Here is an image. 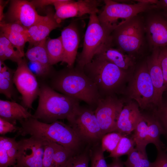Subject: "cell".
Listing matches in <instances>:
<instances>
[{
	"label": "cell",
	"instance_id": "1",
	"mask_svg": "<svg viewBox=\"0 0 167 167\" xmlns=\"http://www.w3.org/2000/svg\"><path fill=\"white\" fill-rule=\"evenodd\" d=\"M51 87L56 91L86 103L94 110L101 98L92 81L83 69L76 66L66 67L51 75Z\"/></svg>",
	"mask_w": 167,
	"mask_h": 167
},
{
	"label": "cell",
	"instance_id": "2",
	"mask_svg": "<svg viewBox=\"0 0 167 167\" xmlns=\"http://www.w3.org/2000/svg\"><path fill=\"white\" fill-rule=\"evenodd\" d=\"M19 122L18 135H29L54 143L75 153L82 149L83 142L69 124L61 121L48 123L32 117Z\"/></svg>",
	"mask_w": 167,
	"mask_h": 167
},
{
	"label": "cell",
	"instance_id": "3",
	"mask_svg": "<svg viewBox=\"0 0 167 167\" xmlns=\"http://www.w3.org/2000/svg\"><path fill=\"white\" fill-rule=\"evenodd\" d=\"M37 107L32 117L49 123L61 119L70 121L80 107L79 101L60 93L46 84L40 87Z\"/></svg>",
	"mask_w": 167,
	"mask_h": 167
},
{
	"label": "cell",
	"instance_id": "4",
	"mask_svg": "<svg viewBox=\"0 0 167 167\" xmlns=\"http://www.w3.org/2000/svg\"><path fill=\"white\" fill-rule=\"evenodd\" d=\"M83 70L95 84L101 98L115 95L127 75V71L97 56L85 65Z\"/></svg>",
	"mask_w": 167,
	"mask_h": 167
},
{
	"label": "cell",
	"instance_id": "5",
	"mask_svg": "<svg viewBox=\"0 0 167 167\" xmlns=\"http://www.w3.org/2000/svg\"><path fill=\"white\" fill-rule=\"evenodd\" d=\"M132 3L105 0V6L97 15L101 24L113 31L122 23L143 12L157 8L156 0H135Z\"/></svg>",
	"mask_w": 167,
	"mask_h": 167
},
{
	"label": "cell",
	"instance_id": "6",
	"mask_svg": "<svg viewBox=\"0 0 167 167\" xmlns=\"http://www.w3.org/2000/svg\"><path fill=\"white\" fill-rule=\"evenodd\" d=\"M112 32L101 24L96 13L90 15L83 49L77 56L76 66L83 69L103 47L112 46Z\"/></svg>",
	"mask_w": 167,
	"mask_h": 167
},
{
	"label": "cell",
	"instance_id": "7",
	"mask_svg": "<svg viewBox=\"0 0 167 167\" xmlns=\"http://www.w3.org/2000/svg\"><path fill=\"white\" fill-rule=\"evenodd\" d=\"M112 43L117 48L135 57L146 38L144 18L139 15L121 24L112 33Z\"/></svg>",
	"mask_w": 167,
	"mask_h": 167
},
{
	"label": "cell",
	"instance_id": "8",
	"mask_svg": "<svg viewBox=\"0 0 167 167\" xmlns=\"http://www.w3.org/2000/svg\"><path fill=\"white\" fill-rule=\"evenodd\" d=\"M68 122L84 143H95L103 136L94 110L89 106H80Z\"/></svg>",
	"mask_w": 167,
	"mask_h": 167
},
{
	"label": "cell",
	"instance_id": "9",
	"mask_svg": "<svg viewBox=\"0 0 167 167\" xmlns=\"http://www.w3.org/2000/svg\"><path fill=\"white\" fill-rule=\"evenodd\" d=\"M129 94L142 109H147L152 105L156 106V93L146 62L139 66L135 73L130 86Z\"/></svg>",
	"mask_w": 167,
	"mask_h": 167
},
{
	"label": "cell",
	"instance_id": "10",
	"mask_svg": "<svg viewBox=\"0 0 167 167\" xmlns=\"http://www.w3.org/2000/svg\"><path fill=\"white\" fill-rule=\"evenodd\" d=\"M147 12L144 20L150 49L167 47V11L157 8Z\"/></svg>",
	"mask_w": 167,
	"mask_h": 167
},
{
	"label": "cell",
	"instance_id": "11",
	"mask_svg": "<svg viewBox=\"0 0 167 167\" xmlns=\"http://www.w3.org/2000/svg\"><path fill=\"white\" fill-rule=\"evenodd\" d=\"M17 64L13 76L14 84L22 96V105L28 109H33L32 104L38 96L40 87L25 59Z\"/></svg>",
	"mask_w": 167,
	"mask_h": 167
},
{
	"label": "cell",
	"instance_id": "12",
	"mask_svg": "<svg viewBox=\"0 0 167 167\" xmlns=\"http://www.w3.org/2000/svg\"><path fill=\"white\" fill-rule=\"evenodd\" d=\"M124 102L115 95L100 98L94 113L104 135L114 131Z\"/></svg>",
	"mask_w": 167,
	"mask_h": 167
},
{
	"label": "cell",
	"instance_id": "13",
	"mask_svg": "<svg viewBox=\"0 0 167 167\" xmlns=\"http://www.w3.org/2000/svg\"><path fill=\"white\" fill-rule=\"evenodd\" d=\"M47 141L31 136L18 141L16 167H42L45 147Z\"/></svg>",
	"mask_w": 167,
	"mask_h": 167
},
{
	"label": "cell",
	"instance_id": "14",
	"mask_svg": "<svg viewBox=\"0 0 167 167\" xmlns=\"http://www.w3.org/2000/svg\"><path fill=\"white\" fill-rule=\"evenodd\" d=\"M43 17L38 14L35 7L31 1L12 0L0 22L17 24L28 29Z\"/></svg>",
	"mask_w": 167,
	"mask_h": 167
},
{
	"label": "cell",
	"instance_id": "15",
	"mask_svg": "<svg viewBox=\"0 0 167 167\" xmlns=\"http://www.w3.org/2000/svg\"><path fill=\"white\" fill-rule=\"evenodd\" d=\"M100 2L96 0H58L54 4V17L59 23L65 19L98 13Z\"/></svg>",
	"mask_w": 167,
	"mask_h": 167
},
{
	"label": "cell",
	"instance_id": "16",
	"mask_svg": "<svg viewBox=\"0 0 167 167\" xmlns=\"http://www.w3.org/2000/svg\"><path fill=\"white\" fill-rule=\"evenodd\" d=\"M55 13L49 10L46 15L28 29V48L46 39L53 30L61 26L54 17Z\"/></svg>",
	"mask_w": 167,
	"mask_h": 167
},
{
	"label": "cell",
	"instance_id": "17",
	"mask_svg": "<svg viewBox=\"0 0 167 167\" xmlns=\"http://www.w3.org/2000/svg\"><path fill=\"white\" fill-rule=\"evenodd\" d=\"M77 26L73 22L64 27L62 31L60 36L64 55L61 63H66L67 66H73L76 60L80 41Z\"/></svg>",
	"mask_w": 167,
	"mask_h": 167
},
{
	"label": "cell",
	"instance_id": "18",
	"mask_svg": "<svg viewBox=\"0 0 167 167\" xmlns=\"http://www.w3.org/2000/svg\"><path fill=\"white\" fill-rule=\"evenodd\" d=\"M138 104L134 102L124 105L119 115L114 132L127 136L133 131L142 116Z\"/></svg>",
	"mask_w": 167,
	"mask_h": 167
},
{
	"label": "cell",
	"instance_id": "19",
	"mask_svg": "<svg viewBox=\"0 0 167 167\" xmlns=\"http://www.w3.org/2000/svg\"><path fill=\"white\" fill-rule=\"evenodd\" d=\"M160 50V48H157L152 50L151 55L148 57L146 61L150 76L156 93V107L163 103L162 94L163 92L166 90L159 59Z\"/></svg>",
	"mask_w": 167,
	"mask_h": 167
},
{
	"label": "cell",
	"instance_id": "20",
	"mask_svg": "<svg viewBox=\"0 0 167 167\" xmlns=\"http://www.w3.org/2000/svg\"><path fill=\"white\" fill-rule=\"evenodd\" d=\"M0 33L10 41L24 57V49L28 42V29L17 24L0 23Z\"/></svg>",
	"mask_w": 167,
	"mask_h": 167
},
{
	"label": "cell",
	"instance_id": "21",
	"mask_svg": "<svg viewBox=\"0 0 167 167\" xmlns=\"http://www.w3.org/2000/svg\"><path fill=\"white\" fill-rule=\"evenodd\" d=\"M112 46H105L95 56L100 57L126 71L134 66L135 64L134 57Z\"/></svg>",
	"mask_w": 167,
	"mask_h": 167
},
{
	"label": "cell",
	"instance_id": "22",
	"mask_svg": "<svg viewBox=\"0 0 167 167\" xmlns=\"http://www.w3.org/2000/svg\"><path fill=\"white\" fill-rule=\"evenodd\" d=\"M28 109L16 102L0 100V118L12 123L32 117Z\"/></svg>",
	"mask_w": 167,
	"mask_h": 167
},
{
	"label": "cell",
	"instance_id": "23",
	"mask_svg": "<svg viewBox=\"0 0 167 167\" xmlns=\"http://www.w3.org/2000/svg\"><path fill=\"white\" fill-rule=\"evenodd\" d=\"M18 143L15 137H0V167L16 165L18 152Z\"/></svg>",
	"mask_w": 167,
	"mask_h": 167
},
{
	"label": "cell",
	"instance_id": "24",
	"mask_svg": "<svg viewBox=\"0 0 167 167\" xmlns=\"http://www.w3.org/2000/svg\"><path fill=\"white\" fill-rule=\"evenodd\" d=\"M148 124V144L152 143L157 150L162 149L163 143L160 137L163 132L161 126L157 119L152 114L143 113Z\"/></svg>",
	"mask_w": 167,
	"mask_h": 167
},
{
	"label": "cell",
	"instance_id": "25",
	"mask_svg": "<svg viewBox=\"0 0 167 167\" xmlns=\"http://www.w3.org/2000/svg\"><path fill=\"white\" fill-rule=\"evenodd\" d=\"M15 71L0 61V92L11 99L14 92L13 76Z\"/></svg>",
	"mask_w": 167,
	"mask_h": 167
},
{
	"label": "cell",
	"instance_id": "26",
	"mask_svg": "<svg viewBox=\"0 0 167 167\" xmlns=\"http://www.w3.org/2000/svg\"><path fill=\"white\" fill-rule=\"evenodd\" d=\"M142 114V118L134 130L132 137L134 141L136 147L142 153L147 155L146 148L148 144V131L147 122Z\"/></svg>",
	"mask_w": 167,
	"mask_h": 167
},
{
	"label": "cell",
	"instance_id": "27",
	"mask_svg": "<svg viewBox=\"0 0 167 167\" xmlns=\"http://www.w3.org/2000/svg\"><path fill=\"white\" fill-rule=\"evenodd\" d=\"M45 46L50 65L62 62L64 50L61 36L56 38L47 39Z\"/></svg>",
	"mask_w": 167,
	"mask_h": 167
},
{
	"label": "cell",
	"instance_id": "28",
	"mask_svg": "<svg viewBox=\"0 0 167 167\" xmlns=\"http://www.w3.org/2000/svg\"><path fill=\"white\" fill-rule=\"evenodd\" d=\"M24 57L8 39L0 33V61L4 62L6 60H9L17 63Z\"/></svg>",
	"mask_w": 167,
	"mask_h": 167
},
{
	"label": "cell",
	"instance_id": "29",
	"mask_svg": "<svg viewBox=\"0 0 167 167\" xmlns=\"http://www.w3.org/2000/svg\"><path fill=\"white\" fill-rule=\"evenodd\" d=\"M47 39L28 49L25 56L29 61L37 62L48 66H52L50 64L46 48Z\"/></svg>",
	"mask_w": 167,
	"mask_h": 167
},
{
	"label": "cell",
	"instance_id": "30",
	"mask_svg": "<svg viewBox=\"0 0 167 167\" xmlns=\"http://www.w3.org/2000/svg\"><path fill=\"white\" fill-rule=\"evenodd\" d=\"M127 155V160L123 162L125 167H153V162L149 161L147 155L142 153L135 148Z\"/></svg>",
	"mask_w": 167,
	"mask_h": 167
},
{
	"label": "cell",
	"instance_id": "31",
	"mask_svg": "<svg viewBox=\"0 0 167 167\" xmlns=\"http://www.w3.org/2000/svg\"><path fill=\"white\" fill-rule=\"evenodd\" d=\"M104 151L100 142L89 145V155L91 167H109L104 156Z\"/></svg>",
	"mask_w": 167,
	"mask_h": 167
},
{
	"label": "cell",
	"instance_id": "32",
	"mask_svg": "<svg viewBox=\"0 0 167 167\" xmlns=\"http://www.w3.org/2000/svg\"><path fill=\"white\" fill-rule=\"evenodd\" d=\"M135 143L132 137L123 136L120 139L116 149L110 153L108 157L119 158L123 155L129 154L134 148Z\"/></svg>",
	"mask_w": 167,
	"mask_h": 167
},
{
	"label": "cell",
	"instance_id": "33",
	"mask_svg": "<svg viewBox=\"0 0 167 167\" xmlns=\"http://www.w3.org/2000/svg\"><path fill=\"white\" fill-rule=\"evenodd\" d=\"M89 145L79 153L74 155L63 167H88Z\"/></svg>",
	"mask_w": 167,
	"mask_h": 167
},
{
	"label": "cell",
	"instance_id": "34",
	"mask_svg": "<svg viewBox=\"0 0 167 167\" xmlns=\"http://www.w3.org/2000/svg\"><path fill=\"white\" fill-rule=\"evenodd\" d=\"M75 154L71 151L58 144L53 156L54 167H63Z\"/></svg>",
	"mask_w": 167,
	"mask_h": 167
},
{
	"label": "cell",
	"instance_id": "35",
	"mask_svg": "<svg viewBox=\"0 0 167 167\" xmlns=\"http://www.w3.org/2000/svg\"><path fill=\"white\" fill-rule=\"evenodd\" d=\"M123 136L125 135L115 132L109 133L104 135L101 139V143L104 152L111 153L113 151Z\"/></svg>",
	"mask_w": 167,
	"mask_h": 167
},
{
	"label": "cell",
	"instance_id": "36",
	"mask_svg": "<svg viewBox=\"0 0 167 167\" xmlns=\"http://www.w3.org/2000/svg\"><path fill=\"white\" fill-rule=\"evenodd\" d=\"M27 64L30 70L36 76L45 77L51 76L54 72L52 66H48L37 62L29 61Z\"/></svg>",
	"mask_w": 167,
	"mask_h": 167
},
{
	"label": "cell",
	"instance_id": "37",
	"mask_svg": "<svg viewBox=\"0 0 167 167\" xmlns=\"http://www.w3.org/2000/svg\"><path fill=\"white\" fill-rule=\"evenodd\" d=\"M152 114L161 127L163 134L167 137V103H163L154 109Z\"/></svg>",
	"mask_w": 167,
	"mask_h": 167
},
{
	"label": "cell",
	"instance_id": "38",
	"mask_svg": "<svg viewBox=\"0 0 167 167\" xmlns=\"http://www.w3.org/2000/svg\"><path fill=\"white\" fill-rule=\"evenodd\" d=\"M57 144L47 141L45 147L42 167H54L53 156Z\"/></svg>",
	"mask_w": 167,
	"mask_h": 167
},
{
	"label": "cell",
	"instance_id": "39",
	"mask_svg": "<svg viewBox=\"0 0 167 167\" xmlns=\"http://www.w3.org/2000/svg\"><path fill=\"white\" fill-rule=\"evenodd\" d=\"M159 59L167 90V47L160 48Z\"/></svg>",
	"mask_w": 167,
	"mask_h": 167
},
{
	"label": "cell",
	"instance_id": "40",
	"mask_svg": "<svg viewBox=\"0 0 167 167\" xmlns=\"http://www.w3.org/2000/svg\"><path fill=\"white\" fill-rule=\"evenodd\" d=\"M19 127L16 124L11 122L0 118V134L4 135L8 133L18 131Z\"/></svg>",
	"mask_w": 167,
	"mask_h": 167
},
{
	"label": "cell",
	"instance_id": "41",
	"mask_svg": "<svg viewBox=\"0 0 167 167\" xmlns=\"http://www.w3.org/2000/svg\"><path fill=\"white\" fill-rule=\"evenodd\" d=\"M157 151V156L153 162V167H167V153L162 149Z\"/></svg>",
	"mask_w": 167,
	"mask_h": 167
},
{
	"label": "cell",
	"instance_id": "42",
	"mask_svg": "<svg viewBox=\"0 0 167 167\" xmlns=\"http://www.w3.org/2000/svg\"><path fill=\"white\" fill-rule=\"evenodd\" d=\"M57 0H34L31 1L35 7H43L49 5H54Z\"/></svg>",
	"mask_w": 167,
	"mask_h": 167
},
{
	"label": "cell",
	"instance_id": "43",
	"mask_svg": "<svg viewBox=\"0 0 167 167\" xmlns=\"http://www.w3.org/2000/svg\"><path fill=\"white\" fill-rule=\"evenodd\" d=\"M123 162L119 158H113L112 162L108 165L109 167H124Z\"/></svg>",
	"mask_w": 167,
	"mask_h": 167
},
{
	"label": "cell",
	"instance_id": "44",
	"mask_svg": "<svg viewBox=\"0 0 167 167\" xmlns=\"http://www.w3.org/2000/svg\"><path fill=\"white\" fill-rule=\"evenodd\" d=\"M156 4L158 8L167 11V0H157Z\"/></svg>",
	"mask_w": 167,
	"mask_h": 167
},
{
	"label": "cell",
	"instance_id": "45",
	"mask_svg": "<svg viewBox=\"0 0 167 167\" xmlns=\"http://www.w3.org/2000/svg\"><path fill=\"white\" fill-rule=\"evenodd\" d=\"M8 2H5L2 0H0V21H2L4 18V14L3 13V10L4 7Z\"/></svg>",
	"mask_w": 167,
	"mask_h": 167
},
{
	"label": "cell",
	"instance_id": "46",
	"mask_svg": "<svg viewBox=\"0 0 167 167\" xmlns=\"http://www.w3.org/2000/svg\"><path fill=\"white\" fill-rule=\"evenodd\" d=\"M13 167H16V165H15V166H13Z\"/></svg>",
	"mask_w": 167,
	"mask_h": 167
},
{
	"label": "cell",
	"instance_id": "47",
	"mask_svg": "<svg viewBox=\"0 0 167 167\" xmlns=\"http://www.w3.org/2000/svg\"><path fill=\"white\" fill-rule=\"evenodd\" d=\"M166 150L167 151V148H166Z\"/></svg>",
	"mask_w": 167,
	"mask_h": 167
}]
</instances>
